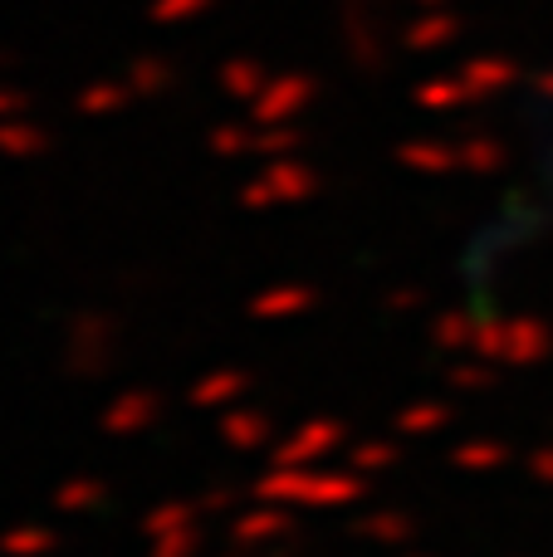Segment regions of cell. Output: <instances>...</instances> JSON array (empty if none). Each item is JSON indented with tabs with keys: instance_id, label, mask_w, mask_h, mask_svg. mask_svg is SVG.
<instances>
[{
	"instance_id": "1",
	"label": "cell",
	"mask_w": 553,
	"mask_h": 557,
	"mask_svg": "<svg viewBox=\"0 0 553 557\" xmlns=\"http://www.w3.org/2000/svg\"><path fill=\"white\" fill-rule=\"evenodd\" d=\"M118 352V318L103 308H78L69 318V337H64V372L78 382H94L113 367Z\"/></svg>"
},
{
	"instance_id": "2",
	"label": "cell",
	"mask_w": 553,
	"mask_h": 557,
	"mask_svg": "<svg viewBox=\"0 0 553 557\" xmlns=\"http://www.w3.org/2000/svg\"><path fill=\"white\" fill-rule=\"evenodd\" d=\"M314 191H319V172L299 157H280V162H265V172L241 186V211L265 215L280 206H304Z\"/></svg>"
},
{
	"instance_id": "3",
	"label": "cell",
	"mask_w": 553,
	"mask_h": 557,
	"mask_svg": "<svg viewBox=\"0 0 553 557\" xmlns=\"http://www.w3.org/2000/svg\"><path fill=\"white\" fill-rule=\"evenodd\" d=\"M314 98H319V78H314V74H299V69H290V74H274L270 84H265V94L250 103V123L255 127L294 123L304 108H314Z\"/></svg>"
},
{
	"instance_id": "4",
	"label": "cell",
	"mask_w": 553,
	"mask_h": 557,
	"mask_svg": "<svg viewBox=\"0 0 553 557\" xmlns=\"http://www.w3.org/2000/svg\"><path fill=\"white\" fill-rule=\"evenodd\" d=\"M343 441H348V425L339 416H314V421H304L299 431H290L274 445L270 465H319L323 455L343 450Z\"/></svg>"
},
{
	"instance_id": "5",
	"label": "cell",
	"mask_w": 553,
	"mask_h": 557,
	"mask_svg": "<svg viewBox=\"0 0 553 557\" xmlns=\"http://www.w3.org/2000/svg\"><path fill=\"white\" fill-rule=\"evenodd\" d=\"M157 416H162V396H157L152 386H127V392H118L113 401L103 406L98 425H103V435L133 441V435H143L147 425H157Z\"/></svg>"
},
{
	"instance_id": "6",
	"label": "cell",
	"mask_w": 553,
	"mask_h": 557,
	"mask_svg": "<svg viewBox=\"0 0 553 557\" xmlns=\"http://www.w3.org/2000/svg\"><path fill=\"white\" fill-rule=\"evenodd\" d=\"M221 441L225 450L235 455H255V450H270L274 441V416L265 411V406H231V411H221Z\"/></svg>"
},
{
	"instance_id": "7",
	"label": "cell",
	"mask_w": 553,
	"mask_h": 557,
	"mask_svg": "<svg viewBox=\"0 0 553 557\" xmlns=\"http://www.w3.org/2000/svg\"><path fill=\"white\" fill-rule=\"evenodd\" d=\"M290 529H294V509L260 499L255 509H245L241 519L231 523V543H235V548H265V543L290 539Z\"/></svg>"
},
{
	"instance_id": "8",
	"label": "cell",
	"mask_w": 553,
	"mask_h": 557,
	"mask_svg": "<svg viewBox=\"0 0 553 557\" xmlns=\"http://www.w3.org/2000/svg\"><path fill=\"white\" fill-rule=\"evenodd\" d=\"M362 499V474L358 470H314L304 474V499L299 509H343V504Z\"/></svg>"
},
{
	"instance_id": "9",
	"label": "cell",
	"mask_w": 553,
	"mask_h": 557,
	"mask_svg": "<svg viewBox=\"0 0 553 557\" xmlns=\"http://www.w3.org/2000/svg\"><path fill=\"white\" fill-rule=\"evenodd\" d=\"M314 304H319V288L314 284H274L250 298V318L255 323H290V318L309 313Z\"/></svg>"
},
{
	"instance_id": "10",
	"label": "cell",
	"mask_w": 553,
	"mask_h": 557,
	"mask_svg": "<svg viewBox=\"0 0 553 557\" xmlns=\"http://www.w3.org/2000/svg\"><path fill=\"white\" fill-rule=\"evenodd\" d=\"M245 386H250V372H241V367H216V372H206L201 382L186 392V406H192V411H231L245 396Z\"/></svg>"
},
{
	"instance_id": "11",
	"label": "cell",
	"mask_w": 553,
	"mask_h": 557,
	"mask_svg": "<svg viewBox=\"0 0 553 557\" xmlns=\"http://www.w3.org/2000/svg\"><path fill=\"white\" fill-rule=\"evenodd\" d=\"M270 69H265V59L255 54H235L221 64V74H216V84H221L225 98H235V103H255V98L265 94V84H270Z\"/></svg>"
},
{
	"instance_id": "12",
	"label": "cell",
	"mask_w": 553,
	"mask_h": 557,
	"mask_svg": "<svg viewBox=\"0 0 553 557\" xmlns=\"http://www.w3.org/2000/svg\"><path fill=\"white\" fill-rule=\"evenodd\" d=\"M127 88L133 98H167L176 88V64L162 54H137L127 64Z\"/></svg>"
},
{
	"instance_id": "13",
	"label": "cell",
	"mask_w": 553,
	"mask_h": 557,
	"mask_svg": "<svg viewBox=\"0 0 553 557\" xmlns=\"http://www.w3.org/2000/svg\"><path fill=\"white\" fill-rule=\"evenodd\" d=\"M133 103V88H127V78H94V84L78 88L74 108L84 117H108V113H123V108Z\"/></svg>"
},
{
	"instance_id": "14",
	"label": "cell",
	"mask_w": 553,
	"mask_h": 557,
	"mask_svg": "<svg viewBox=\"0 0 553 557\" xmlns=\"http://www.w3.org/2000/svg\"><path fill=\"white\" fill-rule=\"evenodd\" d=\"M49 152V133L29 117H10L0 123V157L5 162H29V157H45Z\"/></svg>"
},
{
	"instance_id": "15",
	"label": "cell",
	"mask_w": 553,
	"mask_h": 557,
	"mask_svg": "<svg viewBox=\"0 0 553 557\" xmlns=\"http://www.w3.org/2000/svg\"><path fill=\"white\" fill-rule=\"evenodd\" d=\"M201 519V504H192V499H162V504H152V509L143 513V539L152 543V539H162V533H176V529H192V523Z\"/></svg>"
},
{
	"instance_id": "16",
	"label": "cell",
	"mask_w": 553,
	"mask_h": 557,
	"mask_svg": "<svg viewBox=\"0 0 553 557\" xmlns=\"http://www.w3.org/2000/svg\"><path fill=\"white\" fill-rule=\"evenodd\" d=\"M59 533L45 523H15L0 533V557H54Z\"/></svg>"
},
{
	"instance_id": "17",
	"label": "cell",
	"mask_w": 553,
	"mask_h": 557,
	"mask_svg": "<svg viewBox=\"0 0 553 557\" xmlns=\"http://www.w3.org/2000/svg\"><path fill=\"white\" fill-rule=\"evenodd\" d=\"M108 504V484L94 480V474H74V480H64L54 490V509L59 513H94Z\"/></svg>"
},
{
	"instance_id": "18",
	"label": "cell",
	"mask_w": 553,
	"mask_h": 557,
	"mask_svg": "<svg viewBox=\"0 0 553 557\" xmlns=\"http://www.w3.org/2000/svg\"><path fill=\"white\" fill-rule=\"evenodd\" d=\"M304 147V133L294 123H280V127H260L255 133V157L265 162H280V157H294Z\"/></svg>"
},
{
	"instance_id": "19",
	"label": "cell",
	"mask_w": 553,
	"mask_h": 557,
	"mask_svg": "<svg viewBox=\"0 0 553 557\" xmlns=\"http://www.w3.org/2000/svg\"><path fill=\"white\" fill-rule=\"evenodd\" d=\"M255 133H260L255 123H221V127H211L206 147L216 157H245V152H255Z\"/></svg>"
},
{
	"instance_id": "20",
	"label": "cell",
	"mask_w": 553,
	"mask_h": 557,
	"mask_svg": "<svg viewBox=\"0 0 553 557\" xmlns=\"http://www.w3.org/2000/svg\"><path fill=\"white\" fill-rule=\"evenodd\" d=\"M216 0H152L147 5V20L152 25H186V20H201Z\"/></svg>"
},
{
	"instance_id": "21",
	"label": "cell",
	"mask_w": 553,
	"mask_h": 557,
	"mask_svg": "<svg viewBox=\"0 0 553 557\" xmlns=\"http://www.w3.org/2000/svg\"><path fill=\"white\" fill-rule=\"evenodd\" d=\"M196 553H201V529H196V523L147 543V557H196Z\"/></svg>"
},
{
	"instance_id": "22",
	"label": "cell",
	"mask_w": 553,
	"mask_h": 557,
	"mask_svg": "<svg viewBox=\"0 0 553 557\" xmlns=\"http://www.w3.org/2000/svg\"><path fill=\"white\" fill-rule=\"evenodd\" d=\"M392 460H397V450H392L388 441H368V445H358V450H348V470H358V474L382 470V465H392Z\"/></svg>"
},
{
	"instance_id": "23",
	"label": "cell",
	"mask_w": 553,
	"mask_h": 557,
	"mask_svg": "<svg viewBox=\"0 0 553 557\" xmlns=\"http://www.w3.org/2000/svg\"><path fill=\"white\" fill-rule=\"evenodd\" d=\"M358 533H362V539L397 543V539H407V519H402V513H372V519L358 523Z\"/></svg>"
},
{
	"instance_id": "24",
	"label": "cell",
	"mask_w": 553,
	"mask_h": 557,
	"mask_svg": "<svg viewBox=\"0 0 553 557\" xmlns=\"http://www.w3.org/2000/svg\"><path fill=\"white\" fill-rule=\"evenodd\" d=\"M29 108H35V98H29L25 88L0 84V123H10V117H29Z\"/></svg>"
},
{
	"instance_id": "25",
	"label": "cell",
	"mask_w": 553,
	"mask_h": 557,
	"mask_svg": "<svg viewBox=\"0 0 553 557\" xmlns=\"http://www.w3.org/2000/svg\"><path fill=\"white\" fill-rule=\"evenodd\" d=\"M196 504H201V513H225V509H235V490L231 484H211Z\"/></svg>"
},
{
	"instance_id": "26",
	"label": "cell",
	"mask_w": 553,
	"mask_h": 557,
	"mask_svg": "<svg viewBox=\"0 0 553 557\" xmlns=\"http://www.w3.org/2000/svg\"><path fill=\"white\" fill-rule=\"evenodd\" d=\"M441 411L437 406H417V411H402V431H427V425H437Z\"/></svg>"
},
{
	"instance_id": "27",
	"label": "cell",
	"mask_w": 553,
	"mask_h": 557,
	"mask_svg": "<svg viewBox=\"0 0 553 557\" xmlns=\"http://www.w3.org/2000/svg\"><path fill=\"white\" fill-rule=\"evenodd\" d=\"M402 162L407 166H441V152L437 147H402Z\"/></svg>"
},
{
	"instance_id": "28",
	"label": "cell",
	"mask_w": 553,
	"mask_h": 557,
	"mask_svg": "<svg viewBox=\"0 0 553 557\" xmlns=\"http://www.w3.org/2000/svg\"><path fill=\"white\" fill-rule=\"evenodd\" d=\"M441 35H446V25H437V20H421V25L411 29L407 39H411V45H421V49H427V45H437Z\"/></svg>"
},
{
	"instance_id": "29",
	"label": "cell",
	"mask_w": 553,
	"mask_h": 557,
	"mask_svg": "<svg viewBox=\"0 0 553 557\" xmlns=\"http://www.w3.org/2000/svg\"><path fill=\"white\" fill-rule=\"evenodd\" d=\"M10 64H15V54H10V49H0V74H5Z\"/></svg>"
},
{
	"instance_id": "30",
	"label": "cell",
	"mask_w": 553,
	"mask_h": 557,
	"mask_svg": "<svg viewBox=\"0 0 553 557\" xmlns=\"http://www.w3.org/2000/svg\"><path fill=\"white\" fill-rule=\"evenodd\" d=\"M231 557H241V553H231Z\"/></svg>"
}]
</instances>
